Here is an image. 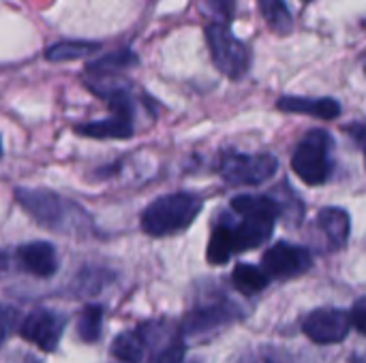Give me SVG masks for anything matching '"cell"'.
<instances>
[{"label": "cell", "mask_w": 366, "mask_h": 363, "mask_svg": "<svg viewBox=\"0 0 366 363\" xmlns=\"http://www.w3.org/2000/svg\"><path fill=\"white\" fill-rule=\"evenodd\" d=\"M206 41L212 62L221 75L234 81L247 75V71L251 68V49L232 32L227 21H210L206 26Z\"/></svg>", "instance_id": "cell-6"}, {"label": "cell", "mask_w": 366, "mask_h": 363, "mask_svg": "<svg viewBox=\"0 0 366 363\" xmlns=\"http://www.w3.org/2000/svg\"><path fill=\"white\" fill-rule=\"evenodd\" d=\"M229 205L238 216L236 227H232L236 252H247L266 244L277 220L285 214L283 203L274 195H238Z\"/></svg>", "instance_id": "cell-2"}, {"label": "cell", "mask_w": 366, "mask_h": 363, "mask_svg": "<svg viewBox=\"0 0 366 363\" xmlns=\"http://www.w3.org/2000/svg\"><path fill=\"white\" fill-rule=\"evenodd\" d=\"M350 319H352V325L366 336V297H360L354 306H352V312H350Z\"/></svg>", "instance_id": "cell-22"}, {"label": "cell", "mask_w": 366, "mask_h": 363, "mask_svg": "<svg viewBox=\"0 0 366 363\" xmlns=\"http://www.w3.org/2000/svg\"><path fill=\"white\" fill-rule=\"evenodd\" d=\"M365 73H366V62H365Z\"/></svg>", "instance_id": "cell-25"}, {"label": "cell", "mask_w": 366, "mask_h": 363, "mask_svg": "<svg viewBox=\"0 0 366 363\" xmlns=\"http://www.w3.org/2000/svg\"><path fill=\"white\" fill-rule=\"evenodd\" d=\"M101 49V43H88V41H58L45 49V58L49 62H66V60H79Z\"/></svg>", "instance_id": "cell-17"}, {"label": "cell", "mask_w": 366, "mask_h": 363, "mask_svg": "<svg viewBox=\"0 0 366 363\" xmlns=\"http://www.w3.org/2000/svg\"><path fill=\"white\" fill-rule=\"evenodd\" d=\"M365 163H366V148H365Z\"/></svg>", "instance_id": "cell-23"}, {"label": "cell", "mask_w": 366, "mask_h": 363, "mask_svg": "<svg viewBox=\"0 0 366 363\" xmlns=\"http://www.w3.org/2000/svg\"><path fill=\"white\" fill-rule=\"evenodd\" d=\"M182 357H184V344L180 340H176L169 347H165L157 355V359H152V363H182Z\"/></svg>", "instance_id": "cell-20"}, {"label": "cell", "mask_w": 366, "mask_h": 363, "mask_svg": "<svg viewBox=\"0 0 366 363\" xmlns=\"http://www.w3.org/2000/svg\"><path fill=\"white\" fill-rule=\"evenodd\" d=\"M112 355L124 363H139L144 359V344L135 334H120L112 342Z\"/></svg>", "instance_id": "cell-18"}, {"label": "cell", "mask_w": 366, "mask_h": 363, "mask_svg": "<svg viewBox=\"0 0 366 363\" xmlns=\"http://www.w3.org/2000/svg\"><path fill=\"white\" fill-rule=\"evenodd\" d=\"M204 208V199L195 193L178 190L157 197L142 212V231L150 237H167L187 231Z\"/></svg>", "instance_id": "cell-3"}, {"label": "cell", "mask_w": 366, "mask_h": 363, "mask_svg": "<svg viewBox=\"0 0 366 363\" xmlns=\"http://www.w3.org/2000/svg\"><path fill=\"white\" fill-rule=\"evenodd\" d=\"M15 257L19 265L36 278H51L58 270V255L49 242H28L17 248Z\"/></svg>", "instance_id": "cell-10"}, {"label": "cell", "mask_w": 366, "mask_h": 363, "mask_svg": "<svg viewBox=\"0 0 366 363\" xmlns=\"http://www.w3.org/2000/svg\"><path fill=\"white\" fill-rule=\"evenodd\" d=\"M294 173L309 186H322L335 171V139L324 128L309 131L292 152Z\"/></svg>", "instance_id": "cell-4"}, {"label": "cell", "mask_w": 366, "mask_h": 363, "mask_svg": "<svg viewBox=\"0 0 366 363\" xmlns=\"http://www.w3.org/2000/svg\"><path fill=\"white\" fill-rule=\"evenodd\" d=\"M13 199L36 225L45 229L71 235H86L92 229V220L86 210L56 190L15 186Z\"/></svg>", "instance_id": "cell-1"}, {"label": "cell", "mask_w": 366, "mask_h": 363, "mask_svg": "<svg viewBox=\"0 0 366 363\" xmlns=\"http://www.w3.org/2000/svg\"><path fill=\"white\" fill-rule=\"evenodd\" d=\"M135 64H139L137 53L131 47H122V49L103 53L97 60L88 62L86 73L88 75H120L122 71H127Z\"/></svg>", "instance_id": "cell-13"}, {"label": "cell", "mask_w": 366, "mask_h": 363, "mask_svg": "<svg viewBox=\"0 0 366 363\" xmlns=\"http://www.w3.org/2000/svg\"><path fill=\"white\" fill-rule=\"evenodd\" d=\"M101 321L103 308L101 306H86L77 319V336L81 342H97L101 336Z\"/></svg>", "instance_id": "cell-19"}, {"label": "cell", "mask_w": 366, "mask_h": 363, "mask_svg": "<svg viewBox=\"0 0 366 363\" xmlns=\"http://www.w3.org/2000/svg\"><path fill=\"white\" fill-rule=\"evenodd\" d=\"M262 267L270 278L287 280L309 272L313 267V257L302 246H294L290 242H277L264 252Z\"/></svg>", "instance_id": "cell-7"}, {"label": "cell", "mask_w": 366, "mask_h": 363, "mask_svg": "<svg viewBox=\"0 0 366 363\" xmlns=\"http://www.w3.org/2000/svg\"><path fill=\"white\" fill-rule=\"evenodd\" d=\"M277 109L285 113H302L320 120H337L343 111L337 98H309V96H281Z\"/></svg>", "instance_id": "cell-12"}, {"label": "cell", "mask_w": 366, "mask_h": 363, "mask_svg": "<svg viewBox=\"0 0 366 363\" xmlns=\"http://www.w3.org/2000/svg\"><path fill=\"white\" fill-rule=\"evenodd\" d=\"M259 11L272 32L279 36H287L294 28V15L285 0H257Z\"/></svg>", "instance_id": "cell-16"}, {"label": "cell", "mask_w": 366, "mask_h": 363, "mask_svg": "<svg viewBox=\"0 0 366 363\" xmlns=\"http://www.w3.org/2000/svg\"><path fill=\"white\" fill-rule=\"evenodd\" d=\"M305 2H313V0H305Z\"/></svg>", "instance_id": "cell-24"}, {"label": "cell", "mask_w": 366, "mask_h": 363, "mask_svg": "<svg viewBox=\"0 0 366 363\" xmlns=\"http://www.w3.org/2000/svg\"><path fill=\"white\" fill-rule=\"evenodd\" d=\"M232 282L242 295H257L270 285V276L264 267L251 263H238L232 272Z\"/></svg>", "instance_id": "cell-15"}, {"label": "cell", "mask_w": 366, "mask_h": 363, "mask_svg": "<svg viewBox=\"0 0 366 363\" xmlns=\"http://www.w3.org/2000/svg\"><path fill=\"white\" fill-rule=\"evenodd\" d=\"M217 171L229 186H262L279 171V158L266 152L223 150L217 158Z\"/></svg>", "instance_id": "cell-5"}, {"label": "cell", "mask_w": 366, "mask_h": 363, "mask_svg": "<svg viewBox=\"0 0 366 363\" xmlns=\"http://www.w3.org/2000/svg\"><path fill=\"white\" fill-rule=\"evenodd\" d=\"M315 227L324 235L330 250H339L347 244L352 233L350 214L343 208H324L315 216Z\"/></svg>", "instance_id": "cell-11"}, {"label": "cell", "mask_w": 366, "mask_h": 363, "mask_svg": "<svg viewBox=\"0 0 366 363\" xmlns=\"http://www.w3.org/2000/svg\"><path fill=\"white\" fill-rule=\"evenodd\" d=\"M217 21H229L234 17V0H206Z\"/></svg>", "instance_id": "cell-21"}, {"label": "cell", "mask_w": 366, "mask_h": 363, "mask_svg": "<svg viewBox=\"0 0 366 363\" xmlns=\"http://www.w3.org/2000/svg\"><path fill=\"white\" fill-rule=\"evenodd\" d=\"M236 252V242H234V229L227 223H219L212 233L210 242L206 248V259L210 265H225L232 255Z\"/></svg>", "instance_id": "cell-14"}, {"label": "cell", "mask_w": 366, "mask_h": 363, "mask_svg": "<svg viewBox=\"0 0 366 363\" xmlns=\"http://www.w3.org/2000/svg\"><path fill=\"white\" fill-rule=\"evenodd\" d=\"M62 327H64V321L60 319V315L45 310V308H39L21 321L19 336L26 342L34 344L36 349L51 353V351H56V347L60 342Z\"/></svg>", "instance_id": "cell-9"}, {"label": "cell", "mask_w": 366, "mask_h": 363, "mask_svg": "<svg viewBox=\"0 0 366 363\" xmlns=\"http://www.w3.org/2000/svg\"><path fill=\"white\" fill-rule=\"evenodd\" d=\"M350 327V315L337 308H317L302 323V332L315 344H339L347 338Z\"/></svg>", "instance_id": "cell-8"}]
</instances>
